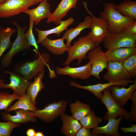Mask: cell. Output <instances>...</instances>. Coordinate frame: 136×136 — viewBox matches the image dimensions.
<instances>
[{
  "label": "cell",
  "instance_id": "1",
  "mask_svg": "<svg viewBox=\"0 0 136 136\" xmlns=\"http://www.w3.org/2000/svg\"><path fill=\"white\" fill-rule=\"evenodd\" d=\"M113 2L104 3L103 10L100 13V17L107 21L110 32L115 33L122 31L126 27L135 20L121 14L116 9Z\"/></svg>",
  "mask_w": 136,
  "mask_h": 136
},
{
  "label": "cell",
  "instance_id": "2",
  "mask_svg": "<svg viewBox=\"0 0 136 136\" xmlns=\"http://www.w3.org/2000/svg\"><path fill=\"white\" fill-rule=\"evenodd\" d=\"M50 61L49 55L46 53L39 54L37 59L31 61L19 62L15 66L14 72L21 75L30 81L40 72L45 71Z\"/></svg>",
  "mask_w": 136,
  "mask_h": 136
},
{
  "label": "cell",
  "instance_id": "3",
  "mask_svg": "<svg viewBox=\"0 0 136 136\" xmlns=\"http://www.w3.org/2000/svg\"><path fill=\"white\" fill-rule=\"evenodd\" d=\"M96 47L95 43L89 38L88 34L80 37L69 48L67 57L62 65H69L75 59L78 60L77 64L79 65L84 59L87 58L88 53Z\"/></svg>",
  "mask_w": 136,
  "mask_h": 136
},
{
  "label": "cell",
  "instance_id": "4",
  "mask_svg": "<svg viewBox=\"0 0 136 136\" xmlns=\"http://www.w3.org/2000/svg\"><path fill=\"white\" fill-rule=\"evenodd\" d=\"M12 23L17 28V35L9 50L2 59V64L5 67H8L10 65L12 58L15 54L25 50L29 49L30 47L25 35L27 26H24L22 27L15 21H13Z\"/></svg>",
  "mask_w": 136,
  "mask_h": 136
},
{
  "label": "cell",
  "instance_id": "5",
  "mask_svg": "<svg viewBox=\"0 0 136 136\" xmlns=\"http://www.w3.org/2000/svg\"><path fill=\"white\" fill-rule=\"evenodd\" d=\"M83 4L86 12L92 18L91 31L88 33V37L95 43L97 47L98 46L110 32L109 23L107 21L101 17L95 16L88 9L85 2Z\"/></svg>",
  "mask_w": 136,
  "mask_h": 136
},
{
  "label": "cell",
  "instance_id": "6",
  "mask_svg": "<svg viewBox=\"0 0 136 136\" xmlns=\"http://www.w3.org/2000/svg\"><path fill=\"white\" fill-rule=\"evenodd\" d=\"M136 35L127 33L123 30L109 33L103 42L104 48L107 50L120 48H134Z\"/></svg>",
  "mask_w": 136,
  "mask_h": 136
},
{
  "label": "cell",
  "instance_id": "7",
  "mask_svg": "<svg viewBox=\"0 0 136 136\" xmlns=\"http://www.w3.org/2000/svg\"><path fill=\"white\" fill-rule=\"evenodd\" d=\"M68 103L65 100L50 103L41 109H39L34 112L35 116L45 123L54 121L61 114L65 113Z\"/></svg>",
  "mask_w": 136,
  "mask_h": 136
},
{
  "label": "cell",
  "instance_id": "8",
  "mask_svg": "<svg viewBox=\"0 0 136 136\" xmlns=\"http://www.w3.org/2000/svg\"><path fill=\"white\" fill-rule=\"evenodd\" d=\"M43 0H7L0 6V18H7L18 15L31 6Z\"/></svg>",
  "mask_w": 136,
  "mask_h": 136
},
{
  "label": "cell",
  "instance_id": "9",
  "mask_svg": "<svg viewBox=\"0 0 136 136\" xmlns=\"http://www.w3.org/2000/svg\"><path fill=\"white\" fill-rule=\"evenodd\" d=\"M103 92V94L100 100L105 106L107 111L104 117V120L108 121L110 119H116L117 117L123 116L125 120H129L128 113L114 100L109 87L105 89Z\"/></svg>",
  "mask_w": 136,
  "mask_h": 136
},
{
  "label": "cell",
  "instance_id": "10",
  "mask_svg": "<svg viewBox=\"0 0 136 136\" xmlns=\"http://www.w3.org/2000/svg\"><path fill=\"white\" fill-rule=\"evenodd\" d=\"M87 58L91 64V76L100 79V73L105 69H107L108 60L105 53L99 46L96 47L87 54Z\"/></svg>",
  "mask_w": 136,
  "mask_h": 136
},
{
  "label": "cell",
  "instance_id": "11",
  "mask_svg": "<svg viewBox=\"0 0 136 136\" xmlns=\"http://www.w3.org/2000/svg\"><path fill=\"white\" fill-rule=\"evenodd\" d=\"M10 75V82L5 84L3 80H0V88H10L13 91V93L20 97L26 94L27 90L31 82L23 76L14 72L6 71L3 72Z\"/></svg>",
  "mask_w": 136,
  "mask_h": 136
},
{
  "label": "cell",
  "instance_id": "12",
  "mask_svg": "<svg viewBox=\"0 0 136 136\" xmlns=\"http://www.w3.org/2000/svg\"><path fill=\"white\" fill-rule=\"evenodd\" d=\"M107 73L103 77L108 82H115L123 80H131V78L122 62L109 61Z\"/></svg>",
  "mask_w": 136,
  "mask_h": 136
},
{
  "label": "cell",
  "instance_id": "13",
  "mask_svg": "<svg viewBox=\"0 0 136 136\" xmlns=\"http://www.w3.org/2000/svg\"><path fill=\"white\" fill-rule=\"evenodd\" d=\"M135 82H136V80H123L117 82H108V83H98L96 84L83 86L80 85L75 82L71 81L70 82V84L72 86L86 90L89 91L97 98L100 99L102 97L103 94L102 92L107 88L115 85L124 87L126 86H127L129 83H132Z\"/></svg>",
  "mask_w": 136,
  "mask_h": 136
},
{
  "label": "cell",
  "instance_id": "14",
  "mask_svg": "<svg viewBox=\"0 0 136 136\" xmlns=\"http://www.w3.org/2000/svg\"><path fill=\"white\" fill-rule=\"evenodd\" d=\"M91 64L89 62L86 64L77 67H72L69 65L63 68L57 66L56 73L58 75H67L75 79L85 80L89 78L90 76Z\"/></svg>",
  "mask_w": 136,
  "mask_h": 136
},
{
  "label": "cell",
  "instance_id": "15",
  "mask_svg": "<svg viewBox=\"0 0 136 136\" xmlns=\"http://www.w3.org/2000/svg\"><path fill=\"white\" fill-rule=\"evenodd\" d=\"M77 0H61L55 10L47 18V23L54 22L58 25L63 19L71 9L76 8L77 5Z\"/></svg>",
  "mask_w": 136,
  "mask_h": 136
},
{
  "label": "cell",
  "instance_id": "16",
  "mask_svg": "<svg viewBox=\"0 0 136 136\" xmlns=\"http://www.w3.org/2000/svg\"><path fill=\"white\" fill-rule=\"evenodd\" d=\"M115 85L109 88L112 96L114 100L123 107L130 99L131 95L136 89V82L130 85L128 88Z\"/></svg>",
  "mask_w": 136,
  "mask_h": 136
},
{
  "label": "cell",
  "instance_id": "17",
  "mask_svg": "<svg viewBox=\"0 0 136 136\" xmlns=\"http://www.w3.org/2000/svg\"><path fill=\"white\" fill-rule=\"evenodd\" d=\"M16 114L12 115L9 112L3 113L2 119L6 121L14 123H26L29 122H37V117L34 112L22 109H18L14 111Z\"/></svg>",
  "mask_w": 136,
  "mask_h": 136
},
{
  "label": "cell",
  "instance_id": "18",
  "mask_svg": "<svg viewBox=\"0 0 136 136\" xmlns=\"http://www.w3.org/2000/svg\"><path fill=\"white\" fill-rule=\"evenodd\" d=\"M51 6L48 1L44 0L40 3L36 8L28 9L24 11V13L31 17L36 25H38L43 19L48 18L52 13L51 11Z\"/></svg>",
  "mask_w": 136,
  "mask_h": 136
},
{
  "label": "cell",
  "instance_id": "19",
  "mask_svg": "<svg viewBox=\"0 0 136 136\" xmlns=\"http://www.w3.org/2000/svg\"><path fill=\"white\" fill-rule=\"evenodd\" d=\"M123 117V116H121L117 119H110L106 125L101 127L98 126L93 129L91 132L95 136L101 134L109 136H120L121 134L118 131V127Z\"/></svg>",
  "mask_w": 136,
  "mask_h": 136
},
{
  "label": "cell",
  "instance_id": "20",
  "mask_svg": "<svg viewBox=\"0 0 136 136\" xmlns=\"http://www.w3.org/2000/svg\"><path fill=\"white\" fill-rule=\"evenodd\" d=\"M60 116L62 122L61 133L65 136H75L78 131L82 127L79 121L65 113Z\"/></svg>",
  "mask_w": 136,
  "mask_h": 136
},
{
  "label": "cell",
  "instance_id": "21",
  "mask_svg": "<svg viewBox=\"0 0 136 136\" xmlns=\"http://www.w3.org/2000/svg\"><path fill=\"white\" fill-rule=\"evenodd\" d=\"M109 61L123 62L136 54V47L120 48L107 50L104 52Z\"/></svg>",
  "mask_w": 136,
  "mask_h": 136
},
{
  "label": "cell",
  "instance_id": "22",
  "mask_svg": "<svg viewBox=\"0 0 136 136\" xmlns=\"http://www.w3.org/2000/svg\"><path fill=\"white\" fill-rule=\"evenodd\" d=\"M74 20V19L73 17H70L67 20L61 21L59 24L57 26L46 30H41L35 28V30L38 34V39L37 41V44H41L43 41L50 35L55 34L59 36L64 31L67 29L68 27L73 24Z\"/></svg>",
  "mask_w": 136,
  "mask_h": 136
},
{
  "label": "cell",
  "instance_id": "23",
  "mask_svg": "<svg viewBox=\"0 0 136 136\" xmlns=\"http://www.w3.org/2000/svg\"><path fill=\"white\" fill-rule=\"evenodd\" d=\"M92 21V18L91 16L90 15L87 16L84 18L83 21L79 23L76 27L67 29L65 31L62 37L66 40V44L68 47L71 46V44L72 41L82 31L85 29H89L90 28Z\"/></svg>",
  "mask_w": 136,
  "mask_h": 136
},
{
  "label": "cell",
  "instance_id": "24",
  "mask_svg": "<svg viewBox=\"0 0 136 136\" xmlns=\"http://www.w3.org/2000/svg\"><path fill=\"white\" fill-rule=\"evenodd\" d=\"M65 39L62 38L55 40L46 38L42 42V45L45 47L53 54L59 55L67 51L68 47L64 43Z\"/></svg>",
  "mask_w": 136,
  "mask_h": 136
},
{
  "label": "cell",
  "instance_id": "25",
  "mask_svg": "<svg viewBox=\"0 0 136 136\" xmlns=\"http://www.w3.org/2000/svg\"><path fill=\"white\" fill-rule=\"evenodd\" d=\"M45 74V71H42L35 77L33 82L29 85L26 92V94L29 97L35 106L36 99L39 94L45 87V84L42 82Z\"/></svg>",
  "mask_w": 136,
  "mask_h": 136
},
{
  "label": "cell",
  "instance_id": "26",
  "mask_svg": "<svg viewBox=\"0 0 136 136\" xmlns=\"http://www.w3.org/2000/svg\"><path fill=\"white\" fill-rule=\"evenodd\" d=\"M17 100L14 104L7 109L5 112H9L18 109L34 112L39 109L33 105L29 97L26 94L20 97Z\"/></svg>",
  "mask_w": 136,
  "mask_h": 136
},
{
  "label": "cell",
  "instance_id": "27",
  "mask_svg": "<svg viewBox=\"0 0 136 136\" xmlns=\"http://www.w3.org/2000/svg\"><path fill=\"white\" fill-rule=\"evenodd\" d=\"M116 9L121 14L135 20L136 1L124 0L119 4L115 5Z\"/></svg>",
  "mask_w": 136,
  "mask_h": 136
},
{
  "label": "cell",
  "instance_id": "28",
  "mask_svg": "<svg viewBox=\"0 0 136 136\" xmlns=\"http://www.w3.org/2000/svg\"><path fill=\"white\" fill-rule=\"evenodd\" d=\"M16 32V30L15 28L0 27V58L5 51L11 46V37Z\"/></svg>",
  "mask_w": 136,
  "mask_h": 136
},
{
  "label": "cell",
  "instance_id": "29",
  "mask_svg": "<svg viewBox=\"0 0 136 136\" xmlns=\"http://www.w3.org/2000/svg\"><path fill=\"white\" fill-rule=\"evenodd\" d=\"M70 107L72 117L79 121L91 110L89 105L82 103L79 100L71 103Z\"/></svg>",
  "mask_w": 136,
  "mask_h": 136
},
{
  "label": "cell",
  "instance_id": "30",
  "mask_svg": "<svg viewBox=\"0 0 136 136\" xmlns=\"http://www.w3.org/2000/svg\"><path fill=\"white\" fill-rule=\"evenodd\" d=\"M103 120L102 118L96 116L94 111L91 110L80 121L82 127L90 129L98 126Z\"/></svg>",
  "mask_w": 136,
  "mask_h": 136
},
{
  "label": "cell",
  "instance_id": "31",
  "mask_svg": "<svg viewBox=\"0 0 136 136\" xmlns=\"http://www.w3.org/2000/svg\"><path fill=\"white\" fill-rule=\"evenodd\" d=\"M20 97L14 93L10 94L6 92H0V110H6L14 101Z\"/></svg>",
  "mask_w": 136,
  "mask_h": 136
},
{
  "label": "cell",
  "instance_id": "32",
  "mask_svg": "<svg viewBox=\"0 0 136 136\" xmlns=\"http://www.w3.org/2000/svg\"><path fill=\"white\" fill-rule=\"evenodd\" d=\"M21 124L9 121L0 122V136H10L13 130L19 127Z\"/></svg>",
  "mask_w": 136,
  "mask_h": 136
},
{
  "label": "cell",
  "instance_id": "33",
  "mask_svg": "<svg viewBox=\"0 0 136 136\" xmlns=\"http://www.w3.org/2000/svg\"><path fill=\"white\" fill-rule=\"evenodd\" d=\"M123 62L126 70L131 78L136 77V54L128 58Z\"/></svg>",
  "mask_w": 136,
  "mask_h": 136
},
{
  "label": "cell",
  "instance_id": "34",
  "mask_svg": "<svg viewBox=\"0 0 136 136\" xmlns=\"http://www.w3.org/2000/svg\"><path fill=\"white\" fill-rule=\"evenodd\" d=\"M29 23L28 29L25 33V38L27 40L29 46H32L38 52L39 46L33 33V29L34 23L33 18L29 16Z\"/></svg>",
  "mask_w": 136,
  "mask_h": 136
},
{
  "label": "cell",
  "instance_id": "35",
  "mask_svg": "<svg viewBox=\"0 0 136 136\" xmlns=\"http://www.w3.org/2000/svg\"><path fill=\"white\" fill-rule=\"evenodd\" d=\"M129 120L136 122V101H132L130 111L129 113Z\"/></svg>",
  "mask_w": 136,
  "mask_h": 136
},
{
  "label": "cell",
  "instance_id": "36",
  "mask_svg": "<svg viewBox=\"0 0 136 136\" xmlns=\"http://www.w3.org/2000/svg\"><path fill=\"white\" fill-rule=\"evenodd\" d=\"M123 30L128 33L136 35V21L128 25Z\"/></svg>",
  "mask_w": 136,
  "mask_h": 136
},
{
  "label": "cell",
  "instance_id": "37",
  "mask_svg": "<svg viewBox=\"0 0 136 136\" xmlns=\"http://www.w3.org/2000/svg\"><path fill=\"white\" fill-rule=\"evenodd\" d=\"M90 130L82 127L78 131L75 136H95Z\"/></svg>",
  "mask_w": 136,
  "mask_h": 136
},
{
  "label": "cell",
  "instance_id": "38",
  "mask_svg": "<svg viewBox=\"0 0 136 136\" xmlns=\"http://www.w3.org/2000/svg\"><path fill=\"white\" fill-rule=\"evenodd\" d=\"M120 129L122 130L124 133L129 132H136V125L132 124V126L128 127H121Z\"/></svg>",
  "mask_w": 136,
  "mask_h": 136
},
{
  "label": "cell",
  "instance_id": "39",
  "mask_svg": "<svg viewBox=\"0 0 136 136\" xmlns=\"http://www.w3.org/2000/svg\"><path fill=\"white\" fill-rule=\"evenodd\" d=\"M36 132L33 129L29 128L27 130L26 134L27 136H35Z\"/></svg>",
  "mask_w": 136,
  "mask_h": 136
},
{
  "label": "cell",
  "instance_id": "40",
  "mask_svg": "<svg viewBox=\"0 0 136 136\" xmlns=\"http://www.w3.org/2000/svg\"><path fill=\"white\" fill-rule=\"evenodd\" d=\"M43 133L41 131L36 132L35 136H45Z\"/></svg>",
  "mask_w": 136,
  "mask_h": 136
},
{
  "label": "cell",
  "instance_id": "41",
  "mask_svg": "<svg viewBox=\"0 0 136 136\" xmlns=\"http://www.w3.org/2000/svg\"><path fill=\"white\" fill-rule=\"evenodd\" d=\"M7 0H0V6L3 4Z\"/></svg>",
  "mask_w": 136,
  "mask_h": 136
},
{
  "label": "cell",
  "instance_id": "42",
  "mask_svg": "<svg viewBox=\"0 0 136 136\" xmlns=\"http://www.w3.org/2000/svg\"><path fill=\"white\" fill-rule=\"evenodd\" d=\"M43 0V1L45 0V1H51L52 0Z\"/></svg>",
  "mask_w": 136,
  "mask_h": 136
},
{
  "label": "cell",
  "instance_id": "43",
  "mask_svg": "<svg viewBox=\"0 0 136 136\" xmlns=\"http://www.w3.org/2000/svg\"><path fill=\"white\" fill-rule=\"evenodd\" d=\"M77 1H78L79 0H77ZM99 0V1H100V2H101L102 1V0Z\"/></svg>",
  "mask_w": 136,
  "mask_h": 136
}]
</instances>
